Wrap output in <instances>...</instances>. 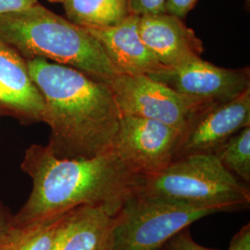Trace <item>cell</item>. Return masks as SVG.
I'll list each match as a JSON object with an SVG mask.
<instances>
[{
  "instance_id": "25",
  "label": "cell",
  "mask_w": 250,
  "mask_h": 250,
  "mask_svg": "<svg viewBox=\"0 0 250 250\" xmlns=\"http://www.w3.org/2000/svg\"><path fill=\"white\" fill-rule=\"evenodd\" d=\"M165 250V249H163V250Z\"/></svg>"
},
{
  "instance_id": "2",
  "label": "cell",
  "mask_w": 250,
  "mask_h": 250,
  "mask_svg": "<svg viewBox=\"0 0 250 250\" xmlns=\"http://www.w3.org/2000/svg\"><path fill=\"white\" fill-rule=\"evenodd\" d=\"M25 61L45 102L50 151L75 160L112 150L122 114L107 83L43 58Z\"/></svg>"
},
{
  "instance_id": "7",
  "label": "cell",
  "mask_w": 250,
  "mask_h": 250,
  "mask_svg": "<svg viewBox=\"0 0 250 250\" xmlns=\"http://www.w3.org/2000/svg\"><path fill=\"white\" fill-rule=\"evenodd\" d=\"M182 136L177 128L159 121L122 115L112 150L132 172L151 177L174 161Z\"/></svg>"
},
{
  "instance_id": "11",
  "label": "cell",
  "mask_w": 250,
  "mask_h": 250,
  "mask_svg": "<svg viewBox=\"0 0 250 250\" xmlns=\"http://www.w3.org/2000/svg\"><path fill=\"white\" fill-rule=\"evenodd\" d=\"M139 17L129 14L114 26L85 28L122 74L150 75L168 69L145 45L138 31Z\"/></svg>"
},
{
  "instance_id": "1",
  "label": "cell",
  "mask_w": 250,
  "mask_h": 250,
  "mask_svg": "<svg viewBox=\"0 0 250 250\" xmlns=\"http://www.w3.org/2000/svg\"><path fill=\"white\" fill-rule=\"evenodd\" d=\"M21 169L32 179L26 202L15 215L14 227L60 217L83 205L107 207L118 213L136 195L144 177L129 170L113 150L90 159H60L47 146L32 145Z\"/></svg>"
},
{
  "instance_id": "20",
  "label": "cell",
  "mask_w": 250,
  "mask_h": 250,
  "mask_svg": "<svg viewBox=\"0 0 250 250\" xmlns=\"http://www.w3.org/2000/svg\"><path fill=\"white\" fill-rule=\"evenodd\" d=\"M38 3V0H0V15L19 12L29 9Z\"/></svg>"
},
{
  "instance_id": "24",
  "label": "cell",
  "mask_w": 250,
  "mask_h": 250,
  "mask_svg": "<svg viewBox=\"0 0 250 250\" xmlns=\"http://www.w3.org/2000/svg\"><path fill=\"white\" fill-rule=\"evenodd\" d=\"M50 2H53V3H62V4H65L66 2H68L69 0H48Z\"/></svg>"
},
{
  "instance_id": "8",
  "label": "cell",
  "mask_w": 250,
  "mask_h": 250,
  "mask_svg": "<svg viewBox=\"0 0 250 250\" xmlns=\"http://www.w3.org/2000/svg\"><path fill=\"white\" fill-rule=\"evenodd\" d=\"M147 76L208 105L229 101L250 89V68H221L202 58Z\"/></svg>"
},
{
  "instance_id": "5",
  "label": "cell",
  "mask_w": 250,
  "mask_h": 250,
  "mask_svg": "<svg viewBox=\"0 0 250 250\" xmlns=\"http://www.w3.org/2000/svg\"><path fill=\"white\" fill-rule=\"evenodd\" d=\"M215 213L219 212L137 193L117 213L114 250H163L177 232Z\"/></svg>"
},
{
  "instance_id": "16",
  "label": "cell",
  "mask_w": 250,
  "mask_h": 250,
  "mask_svg": "<svg viewBox=\"0 0 250 250\" xmlns=\"http://www.w3.org/2000/svg\"><path fill=\"white\" fill-rule=\"evenodd\" d=\"M215 156L226 170L249 185L250 183V126L232 135Z\"/></svg>"
},
{
  "instance_id": "3",
  "label": "cell",
  "mask_w": 250,
  "mask_h": 250,
  "mask_svg": "<svg viewBox=\"0 0 250 250\" xmlns=\"http://www.w3.org/2000/svg\"><path fill=\"white\" fill-rule=\"evenodd\" d=\"M0 38L25 60H50L105 83L120 74L95 36L39 2L0 15Z\"/></svg>"
},
{
  "instance_id": "23",
  "label": "cell",
  "mask_w": 250,
  "mask_h": 250,
  "mask_svg": "<svg viewBox=\"0 0 250 250\" xmlns=\"http://www.w3.org/2000/svg\"><path fill=\"white\" fill-rule=\"evenodd\" d=\"M0 102L8 105L9 107H13L14 106L13 97L10 91L1 82H0Z\"/></svg>"
},
{
  "instance_id": "21",
  "label": "cell",
  "mask_w": 250,
  "mask_h": 250,
  "mask_svg": "<svg viewBox=\"0 0 250 250\" xmlns=\"http://www.w3.org/2000/svg\"><path fill=\"white\" fill-rule=\"evenodd\" d=\"M228 250H250V224L248 223L232 236Z\"/></svg>"
},
{
  "instance_id": "17",
  "label": "cell",
  "mask_w": 250,
  "mask_h": 250,
  "mask_svg": "<svg viewBox=\"0 0 250 250\" xmlns=\"http://www.w3.org/2000/svg\"><path fill=\"white\" fill-rule=\"evenodd\" d=\"M167 0H127L129 14L136 16L166 12Z\"/></svg>"
},
{
  "instance_id": "18",
  "label": "cell",
  "mask_w": 250,
  "mask_h": 250,
  "mask_svg": "<svg viewBox=\"0 0 250 250\" xmlns=\"http://www.w3.org/2000/svg\"><path fill=\"white\" fill-rule=\"evenodd\" d=\"M165 250H220L207 248L195 241L188 228L177 232L167 242Z\"/></svg>"
},
{
  "instance_id": "9",
  "label": "cell",
  "mask_w": 250,
  "mask_h": 250,
  "mask_svg": "<svg viewBox=\"0 0 250 250\" xmlns=\"http://www.w3.org/2000/svg\"><path fill=\"white\" fill-rule=\"evenodd\" d=\"M250 126V89L206 107L183 134L174 161L190 155H215L232 135Z\"/></svg>"
},
{
  "instance_id": "4",
  "label": "cell",
  "mask_w": 250,
  "mask_h": 250,
  "mask_svg": "<svg viewBox=\"0 0 250 250\" xmlns=\"http://www.w3.org/2000/svg\"><path fill=\"white\" fill-rule=\"evenodd\" d=\"M138 193L218 212L246 209L250 205L247 184L209 154L190 155L172 161L159 174L144 178Z\"/></svg>"
},
{
  "instance_id": "6",
  "label": "cell",
  "mask_w": 250,
  "mask_h": 250,
  "mask_svg": "<svg viewBox=\"0 0 250 250\" xmlns=\"http://www.w3.org/2000/svg\"><path fill=\"white\" fill-rule=\"evenodd\" d=\"M107 83L122 115L159 121L177 128L183 134L202 110L211 106L144 74L120 73Z\"/></svg>"
},
{
  "instance_id": "12",
  "label": "cell",
  "mask_w": 250,
  "mask_h": 250,
  "mask_svg": "<svg viewBox=\"0 0 250 250\" xmlns=\"http://www.w3.org/2000/svg\"><path fill=\"white\" fill-rule=\"evenodd\" d=\"M116 224L107 207H77L63 216L52 250H114Z\"/></svg>"
},
{
  "instance_id": "19",
  "label": "cell",
  "mask_w": 250,
  "mask_h": 250,
  "mask_svg": "<svg viewBox=\"0 0 250 250\" xmlns=\"http://www.w3.org/2000/svg\"><path fill=\"white\" fill-rule=\"evenodd\" d=\"M198 0H167L166 12L185 19L193 9Z\"/></svg>"
},
{
  "instance_id": "15",
  "label": "cell",
  "mask_w": 250,
  "mask_h": 250,
  "mask_svg": "<svg viewBox=\"0 0 250 250\" xmlns=\"http://www.w3.org/2000/svg\"><path fill=\"white\" fill-rule=\"evenodd\" d=\"M63 216L23 227L13 226L0 244V250H52Z\"/></svg>"
},
{
  "instance_id": "13",
  "label": "cell",
  "mask_w": 250,
  "mask_h": 250,
  "mask_svg": "<svg viewBox=\"0 0 250 250\" xmlns=\"http://www.w3.org/2000/svg\"><path fill=\"white\" fill-rule=\"evenodd\" d=\"M0 82L10 91L14 109L34 121H43L45 102L30 77L25 59L1 38Z\"/></svg>"
},
{
  "instance_id": "14",
  "label": "cell",
  "mask_w": 250,
  "mask_h": 250,
  "mask_svg": "<svg viewBox=\"0 0 250 250\" xmlns=\"http://www.w3.org/2000/svg\"><path fill=\"white\" fill-rule=\"evenodd\" d=\"M63 7L66 18L84 28L114 26L129 15L127 0H69Z\"/></svg>"
},
{
  "instance_id": "10",
  "label": "cell",
  "mask_w": 250,
  "mask_h": 250,
  "mask_svg": "<svg viewBox=\"0 0 250 250\" xmlns=\"http://www.w3.org/2000/svg\"><path fill=\"white\" fill-rule=\"evenodd\" d=\"M138 31L145 45L167 68H176L201 58L202 41L183 20L167 12L139 17Z\"/></svg>"
},
{
  "instance_id": "22",
  "label": "cell",
  "mask_w": 250,
  "mask_h": 250,
  "mask_svg": "<svg viewBox=\"0 0 250 250\" xmlns=\"http://www.w3.org/2000/svg\"><path fill=\"white\" fill-rule=\"evenodd\" d=\"M12 220L13 215L11 214L9 208L0 199V244L12 229Z\"/></svg>"
}]
</instances>
